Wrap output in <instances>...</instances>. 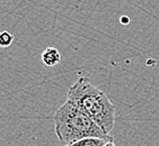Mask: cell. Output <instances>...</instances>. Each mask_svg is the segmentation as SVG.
I'll list each match as a JSON object with an SVG mask.
<instances>
[{"label": "cell", "mask_w": 159, "mask_h": 146, "mask_svg": "<svg viewBox=\"0 0 159 146\" xmlns=\"http://www.w3.org/2000/svg\"><path fill=\"white\" fill-rule=\"evenodd\" d=\"M42 61L46 67H53L61 61V54L55 47H48L42 53Z\"/></svg>", "instance_id": "3"}, {"label": "cell", "mask_w": 159, "mask_h": 146, "mask_svg": "<svg viewBox=\"0 0 159 146\" xmlns=\"http://www.w3.org/2000/svg\"><path fill=\"white\" fill-rule=\"evenodd\" d=\"M54 131L61 146L69 145L87 137L112 138L90 117L74 102L66 100L54 114Z\"/></svg>", "instance_id": "2"}, {"label": "cell", "mask_w": 159, "mask_h": 146, "mask_svg": "<svg viewBox=\"0 0 159 146\" xmlns=\"http://www.w3.org/2000/svg\"><path fill=\"white\" fill-rule=\"evenodd\" d=\"M14 42V35L9 32L3 31L0 33V47H8Z\"/></svg>", "instance_id": "5"}, {"label": "cell", "mask_w": 159, "mask_h": 146, "mask_svg": "<svg viewBox=\"0 0 159 146\" xmlns=\"http://www.w3.org/2000/svg\"><path fill=\"white\" fill-rule=\"evenodd\" d=\"M121 23H122V24H124V25L129 24V18H128V17H122V18H121Z\"/></svg>", "instance_id": "6"}, {"label": "cell", "mask_w": 159, "mask_h": 146, "mask_svg": "<svg viewBox=\"0 0 159 146\" xmlns=\"http://www.w3.org/2000/svg\"><path fill=\"white\" fill-rule=\"evenodd\" d=\"M113 140V138H101V137H87L66 146H104L106 143Z\"/></svg>", "instance_id": "4"}, {"label": "cell", "mask_w": 159, "mask_h": 146, "mask_svg": "<svg viewBox=\"0 0 159 146\" xmlns=\"http://www.w3.org/2000/svg\"><path fill=\"white\" fill-rule=\"evenodd\" d=\"M67 99L83 110L107 134L113 131L116 108L107 94L93 84L88 78L80 76L69 88Z\"/></svg>", "instance_id": "1"}, {"label": "cell", "mask_w": 159, "mask_h": 146, "mask_svg": "<svg viewBox=\"0 0 159 146\" xmlns=\"http://www.w3.org/2000/svg\"><path fill=\"white\" fill-rule=\"evenodd\" d=\"M104 146H115V144L113 143V140H111V142H108V143H106Z\"/></svg>", "instance_id": "7"}]
</instances>
